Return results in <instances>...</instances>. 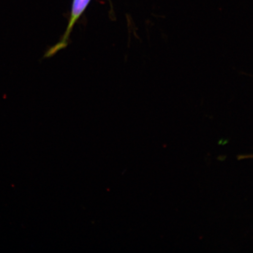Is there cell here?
Instances as JSON below:
<instances>
[{
  "label": "cell",
  "instance_id": "obj_1",
  "mask_svg": "<svg viewBox=\"0 0 253 253\" xmlns=\"http://www.w3.org/2000/svg\"><path fill=\"white\" fill-rule=\"evenodd\" d=\"M90 1L91 0H73L70 18H69L68 26L65 33L58 43L47 50L45 56H44L45 58H50V57L55 55L60 50L67 47L73 28L79 18L83 15Z\"/></svg>",
  "mask_w": 253,
  "mask_h": 253
},
{
  "label": "cell",
  "instance_id": "obj_2",
  "mask_svg": "<svg viewBox=\"0 0 253 253\" xmlns=\"http://www.w3.org/2000/svg\"><path fill=\"white\" fill-rule=\"evenodd\" d=\"M228 142L229 140H227H227H223V139H221V140H219V142H218V144H219V145H224L228 143Z\"/></svg>",
  "mask_w": 253,
  "mask_h": 253
},
{
  "label": "cell",
  "instance_id": "obj_3",
  "mask_svg": "<svg viewBox=\"0 0 253 253\" xmlns=\"http://www.w3.org/2000/svg\"><path fill=\"white\" fill-rule=\"evenodd\" d=\"M226 156H220L218 157L217 160L221 161H223L226 160Z\"/></svg>",
  "mask_w": 253,
  "mask_h": 253
},
{
  "label": "cell",
  "instance_id": "obj_4",
  "mask_svg": "<svg viewBox=\"0 0 253 253\" xmlns=\"http://www.w3.org/2000/svg\"><path fill=\"white\" fill-rule=\"evenodd\" d=\"M238 160H243V158H248L249 157V156H243V155H240V156H239L238 157Z\"/></svg>",
  "mask_w": 253,
  "mask_h": 253
}]
</instances>
